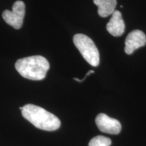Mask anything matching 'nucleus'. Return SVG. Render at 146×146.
I'll return each mask as SVG.
<instances>
[{
	"instance_id": "nucleus-9",
	"label": "nucleus",
	"mask_w": 146,
	"mask_h": 146,
	"mask_svg": "<svg viewBox=\"0 0 146 146\" xmlns=\"http://www.w3.org/2000/svg\"><path fill=\"white\" fill-rule=\"evenodd\" d=\"M111 143L112 141L110 138L99 135L91 139L89 143V146H110Z\"/></svg>"
},
{
	"instance_id": "nucleus-7",
	"label": "nucleus",
	"mask_w": 146,
	"mask_h": 146,
	"mask_svg": "<svg viewBox=\"0 0 146 146\" xmlns=\"http://www.w3.org/2000/svg\"><path fill=\"white\" fill-rule=\"evenodd\" d=\"M107 31L110 34L114 36H121L125 30V25L122 17L121 12L115 10L112 17L107 24Z\"/></svg>"
},
{
	"instance_id": "nucleus-4",
	"label": "nucleus",
	"mask_w": 146,
	"mask_h": 146,
	"mask_svg": "<svg viewBox=\"0 0 146 146\" xmlns=\"http://www.w3.org/2000/svg\"><path fill=\"white\" fill-rule=\"evenodd\" d=\"M25 16V4L23 1H16L12 6V10L3 11L2 18L8 25L15 29H20L23 26Z\"/></svg>"
},
{
	"instance_id": "nucleus-2",
	"label": "nucleus",
	"mask_w": 146,
	"mask_h": 146,
	"mask_svg": "<svg viewBox=\"0 0 146 146\" xmlns=\"http://www.w3.org/2000/svg\"><path fill=\"white\" fill-rule=\"evenodd\" d=\"M15 68L24 78L33 81H41L46 76L50 63L41 56H33L18 59Z\"/></svg>"
},
{
	"instance_id": "nucleus-1",
	"label": "nucleus",
	"mask_w": 146,
	"mask_h": 146,
	"mask_svg": "<svg viewBox=\"0 0 146 146\" xmlns=\"http://www.w3.org/2000/svg\"><path fill=\"white\" fill-rule=\"evenodd\" d=\"M22 115L35 127L41 130L53 131L59 129L61 123L57 116L43 108L33 104L20 107Z\"/></svg>"
},
{
	"instance_id": "nucleus-10",
	"label": "nucleus",
	"mask_w": 146,
	"mask_h": 146,
	"mask_svg": "<svg viewBox=\"0 0 146 146\" xmlns=\"http://www.w3.org/2000/svg\"><path fill=\"white\" fill-rule=\"evenodd\" d=\"M94 72H94V70H89V72L87 73V74H86V75H85V77H84V78H83V79H82V80H80V79H78V78H74V79L75 80V81H78V82H83V81H85V78H86L87 77V76H88L89 75V74H92V73H94Z\"/></svg>"
},
{
	"instance_id": "nucleus-3",
	"label": "nucleus",
	"mask_w": 146,
	"mask_h": 146,
	"mask_svg": "<svg viewBox=\"0 0 146 146\" xmlns=\"http://www.w3.org/2000/svg\"><path fill=\"white\" fill-rule=\"evenodd\" d=\"M73 42L84 59L89 64L94 67L99 65V51L91 38L83 34H76L73 37Z\"/></svg>"
},
{
	"instance_id": "nucleus-6",
	"label": "nucleus",
	"mask_w": 146,
	"mask_h": 146,
	"mask_svg": "<svg viewBox=\"0 0 146 146\" xmlns=\"http://www.w3.org/2000/svg\"><path fill=\"white\" fill-rule=\"evenodd\" d=\"M146 45V36L143 31L134 30L128 35L125 40V52L128 55L132 54L136 50Z\"/></svg>"
},
{
	"instance_id": "nucleus-5",
	"label": "nucleus",
	"mask_w": 146,
	"mask_h": 146,
	"mask_svg": "<svg viewBox=\"0 0 146 146\" xmlns=\"http://www.w3.org/2000/svg\"><path fill=\"white\" fill-rule=\"evenodd\" d=\"M97 127L100 131L112 135H117L121 131V125L118 120L110 118L108 115L101 113L96 118Z\"/></svg>"
},
{
	"instance_id": "nucleus-8",
	"label": "nucleus",
	"mask_w": 146,
	"mask_h": 146,
	"mask_svg": "<svg viewBox=\"0 0 146 146\" xmlns=\"http://www.w3.org/2000/svg\"><path fill=\"white\" fill-rule=\"evenodd\" d=\"M94 3L98 7V14L105 18L112 15L116 6V0H94Z\"/></svg>"
}]
</instances>
